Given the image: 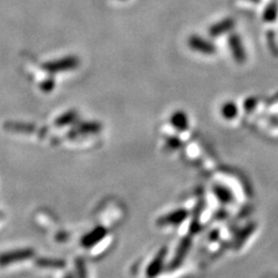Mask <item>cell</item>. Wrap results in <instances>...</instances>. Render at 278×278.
<instances>
[{
  "label": "cell",
  "mask_w": 278,
  "mask_h": 278,
  "mask_svg": "<svg viewBox=\"0 0 278 278\" xmlns=\"http://www.w3.org/2000/svg\"><path fill=\"white\" fill-rule=\"evenodd\" d=\"M33 255V252H28V250H21L16 253H9L5 255L0 256V264H7L14 261H20L21 259H26V257Z\"/></svg>",
  "instance_id": "1"
},
{
  "label": "cell",
  "mask_w": 278,
  "mask_h": 278,
  "mask_svg": "<svg viewBox=\"0 0 278 278\" xmlns=\"http://www.w3.org/2000/svg\"><path fill=\"white\" fill-rule=\"evenodd\" d=\"M103 235H104V229L97 228L96 231H94L93 233H90V234L86 235V238L82 240V243L85 246H90L93 245V243H95L100 238H102Z\"/></svg>",
  "instance_id": "2"
}]
</instances>
